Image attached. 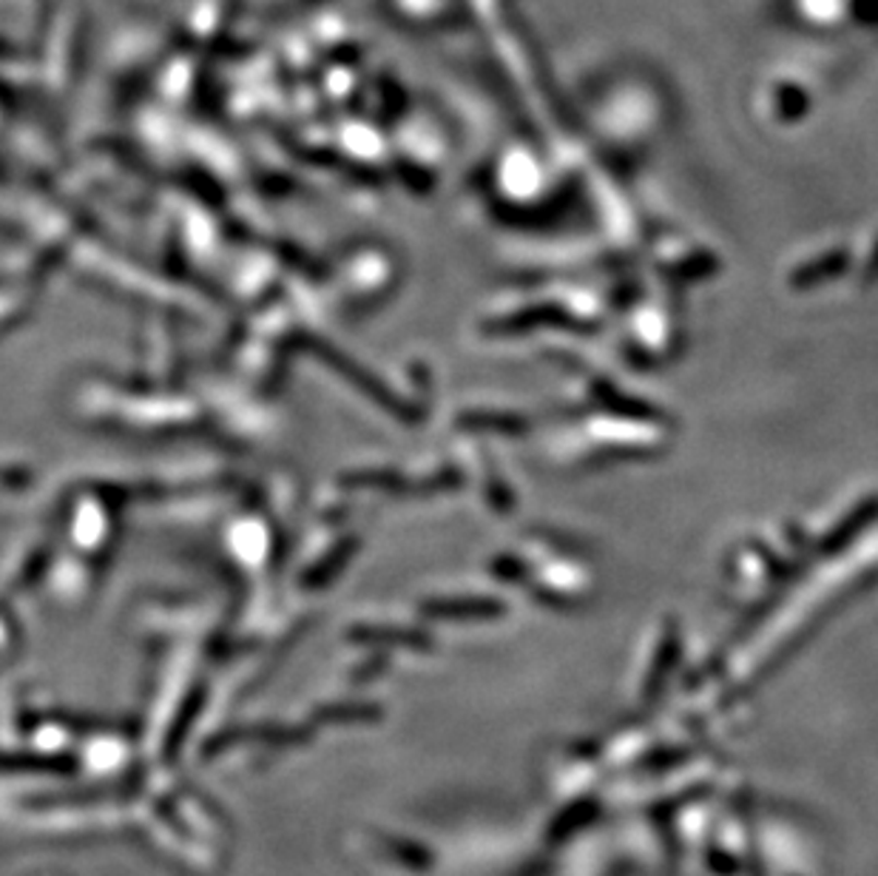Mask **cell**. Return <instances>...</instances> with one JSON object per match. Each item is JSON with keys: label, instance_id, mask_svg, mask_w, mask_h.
I'll list each match as a JSON object with an SVG mask.
<instances>
[{"label": "cell", "instance_id": "obj_1", "mask_svg": "<svg viewBox=\"0 0 878 876\" xmlns=\"http://www.w3.org/2000/svg\"><path fill=\"white\" fill-rule=\"evenodd\" d=\"M543 325H555V327H572V319L566 311H557V308H532V311L515 313V316L497 322V334H518V331H532V327H543Z\"/></svg>", "mask_w": 878, "mask_h": 876}, {"label": "cell", "instance_id": "obj_5", "mask_svg": "<svg viewBox=\"0 0 878 876\" xmlns=\"http://www.w3.org/2000/svg\"><path fill=\"white\" fill-rule=\"evenodd\" d=\"M600 398L605 401V407H612V410H617V413L623 416H632V419H657V416H651V410H648L646 405L632 401V398H620L614 391H603L600 393Z\"/></svg>", "mask_w": 878, "mask_h": 876}, {"label": "cell", "instance_id": "obj_3", "mask_svg": "<svg viewBox=\"0 0 878 876\" xmlns=\"http://www.w3.org/2000/svg\"><path fill=\"white\" fill-rule=\"evenodd\" d=\"M464 424L472 430H497V433H520V430H526L524 419L504 413H472L469 419H464Z\"/></svg>", "mask_w": 878, "mask_h": 876}, {"label": "cell", "instance_id": "obj_4", "mask_svg": "<svg viewBox=\"0 0 878 876\" xmlns=\"http://www.w3.org/2000/svg\"><path fill=\"white\" fill-rule=\"evenodd\" d=\"M844 265V256H828L825 262H816V265H807V268H802L799 274H796V279H793V285H814V283H821L825 276L835 274V271H842Z\"/></svg>", "mask_w": 878, "mask_h": 876}, {"label": "cell", "instance_id": "obj_2", "mask_svg": "<svg viewBox=\"0 0 878 876\" xmlns=\"http://www.w3.org/2000/svg\"><path fill=\"white\" fill-rule=\"evenodd\" d=\"M430 612L441 617H495L504 615L506 607L504 603L492 601V598H469V601L432 603Z\"/></svg>", "mask_w": 878, "mask_h": 876}]
</instances>
